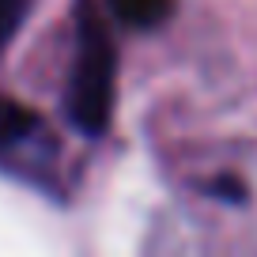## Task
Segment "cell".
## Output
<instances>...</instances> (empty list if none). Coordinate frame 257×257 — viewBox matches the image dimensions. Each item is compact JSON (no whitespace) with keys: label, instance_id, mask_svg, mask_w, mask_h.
Segmentation results:
<instances>
[{"label":"cell","instance_id":"obj_1","mask_svg":"<svg viewBox=\"0 0 257 257\" xmlns=\"http://www.w3.org/2000/svg\"><path fill=\"white\" fill-rule=\"evenodd\" d=\"M117 91V49L95 0H76V49L68 64L64 113L87 140H98L113 117Z\"/></svg>","mask_w":257,"mask_h":257},{"label":"cell","instance_id":"obj_2","mask_svg":"<svg viewBox=\"0 0 257 257\" xmlns=\"http://www.w3.org/2000/svg\"><path fill=\"white\" fill-rule=\"evenodd\" d=\"M23 12H27V0H0V53L23 27Z\"/></svg>","mask_w":257,"mask_h":257}]
</instances>
